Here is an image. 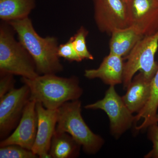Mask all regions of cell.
<instances>
[{
	"label": "cell",
	"instance_id": "8",
	"mask_svg": "<svg viewBox=\"0 0 158 158\" xmlns=\"http://www.w3.org/2000/svg\"><path fill=\"white\" fill-rule=\"evenodd\" d=\"M94 19L102 33L111 34L114 30L129 26L127 3L124 0H93Z\"/></svg>",
	"mask_w": 158,
	"mask_h": 158
},
{
	"label": "cell",
	"instance_id": "1",
	"mask_svg": "<svg viewBox=\"0 0 158 158\" xmlns=\"http://www.w3.org/2000/svg\"><path fill=\"white\" fill-rule=\"evenodd\" d=\"M8 23L34 59L39 75L56 74L63 71V66L58 54L59 45L56 37L40 36L29 17Z\"/></svg>",
	"mask_w": 158,
	"mask_h": 158
},
{
	"label": "cell",
	"instance_id": "12",
	"mask_svg": "<svg viewBox=\"0 0 158 158\" xmlns=\"http://www.w3.org/2000/svg\"><path fill=\"white\" fill-rule=\"evenodd\" d=\"M124 68L123 57L110 53L98 68L86 69L85 76L90 80L99 79L106 85L115 86L123 84Z\"/></svg>",
	"mask_w": 158,
	"mask_h": 158
},
{
	"label": "cell",
	"instance_id": "6",
	"mask_svg": "<svg viewBox=\"0 0 158 158\" xmlns=\"http://www.w3.org/2000/svg\"><path fill=\"white\" fill-rule=\"evenodd\" d=\"M85 108L104 111L110 119V131L116 138H119L129 129L135 122V116L129 110L113 85L110 86L103 98Z\"/></svg>",
	"mask_w": 158,
	"mask_h": 158
},
{
	"label": "cell",
	"instance_id": "16",
	"mask_svg": "<svg viewBox=\"0 0 158 158\" xmlns=\"http://www.w3.org/2000/svg\"><path fill=\"white\" fill-rule=\"evenodd\" d=\"M36 0H0V19L9 23L28 17Z\"/></svg>",
	"mask_w": 158,
	"mask_h": 158
},
{
	"label": "cell",
	"instance_id": "19",
	"mask_svg": "<svg viewBox=\"0 0 158 158\" xmlns=\"http://www.w3.org/2000/svg\"><path fill=\"white\" fill-rule=\"evenodd\" d=\"M1 158H37L38 156L32 150L17 144H9L1 147Z\"/></svg>",
	"mask_w": 158,
	"mask_h": 158
},
{
	"label": "cell",
	"instance_id": "18",
	"mask_svg": "<svg viewBox=\"0 0 158 158\" xmlns=\"http://www.w3.org/2000/svg\"><path fill=\"white\" fill-rule=\"evenodd\" d=\"M88 31L85 27L81 26L73 37H71L74 48L83 60H94V58L88 51L86 44V37Z\"/></svg>",
	"mask_w": 158,
	"mask_h": 158
},
{
	"label": "cell",
	"instance_id": "22",
	"mask_svg": "<svg viewBox=\"0 0 158 158\" xmlns=\"http://www.w3.org/2000/svg\"><path fill=\"white\" fill-rule=\"evenodd\" d=\"M0 98H1L14 89L15 81L14 75L0 73Z\"/></svg>",
	"mask_w": 158,
	"mask_h": 158
},
{
	"label": "cell",
	"instance_id": "2",
	"mask_svg": "<svg viewBox=\"0 0 158 158\" xmlns=\"http://www.w3.org/2000/svg\"><path fill=\"white\" fill-rule=\"evenodd\" d=\"M21 81L28 86L30 100L41 103L49 110H58L65 102L79 99L83 93L76 76L63 77L48 74L33 79L22 77Z\"/></svg>",
	"mask_w": 158,
	"mask_h": 158
},
{
	"label": "cell",
	"instance_id": "13",
	"mask_svg": "<svg viewBox=\"0 0 158 158\" xmlns=\"http://www.w3.org/2000/svg\"><path fill=\"white\" fill-rule=\"evenodd\" d=\"M151 81L140 72L128 86L122 98L132 113H139L147 103L150 96Z\"/></svg>",
	"mask_w": 158,
	"mask_h": 158
},
{
	"label": "cell",
	"instance_id": "5",
	"mask_svg": "<svg viewBox=\"0 0 158 158\" xmlns=\"http://www.w3.org/2000/svg\"><path fill=\"white\" fill-rule=\"evenodd\" d=\"M158 48V31L139 40L126 56L123 72V88H127L137 72H142L152 80L158 69L155 55Z\"/></svg>",
	"mask_w": 158,
	"mask_h": 158
},
{
	"label": "cell",
	"instance_id": "20",
	"mask_svg": "<svg viewBox=\"0 0 158 158\" xmlns=\"http://www.w3.org/2000/svg\"><path fill=\"white\" fill-rule=\"evenodd\" d=\"M58 54L60 58L70 62H81L83 60L74 48L71 38L67 42L59 45Z\"/></svg>",
	"mask_w": 158,
	"mask_h": 158
},
{
	"label": "cell",
	"instance_id": "10",
	"mask_svg": "<svg viewBox=\"0 0 158 158\" xmlns=\"http://www.w3.org/2000/svg\"><path fill=\"white\" fill-rule=\"evenodd\" d=\"M36 102L30 100L15 130L10 135L2 140L0 147L17 144L32 150L37 133V117Z\"/></svg>",
	"mask_w": 158,
	"mask_h": 158
},
{
	"label": "cell",
	"instance_id": "17",
	"mask_svg": "<svg viewBox=\"0 0 158 158\" xmlns=\"http://www.w3.org/2000/svg\"><path fill=\"white\" fill-rule=\"evenodd\" d=\"M158 108V69L151 81V93L149 100L144 107L137 113L135 122L143 118V123L136 127L138 131L148 128L151 125L157 122L156 116ZM158 123V122H157Z\"/></svg>",
	"mask_w": 158,
	"mask_h": 158
},
{
	"label": "cell",
	"instance_id": "9",
	"mask_svg": "<svg viewBox=\"0 0 158 158\" xmlns=\"http://www.w3.org/2000/svg\"><path fill=\"white\" fill-rule=\"evenodd\" d=\"M127 3L129 26L144 37L158 31V4L154 0H128Z\"/></svg>",
	"mask_w": 158,
	"mask_h": 158
},
{
	"label": "cell",
	"instance_id": "11",
	"mask_svg": "<svg viewBox=\"0 0 158 158\" xmlns=\"http://www.w3.org/2000/svg\"><path fill=\"white\" fill-rule=\"evenodd\" d=\"M37 133L32 151L40 158H52L49 153L51 141L56 127L58 111L46 109L36 102Z\"/></svg>",
	"mask_w": 158,
	"mask_h": 158
},
{
	"label": "cell",
	"instance_id": "15",
	"mask_svg": "<svg viewBox=\"0 0 158 158\" xmlns=\"http://www.w3.org/2000/svg\"><path fill=\"white\" fill-rule=\"evenodd\" d=\"M81 146L68 133L55 131L49 153L53 158H74L80 155Z\"/></svg>",
	"mask_w": 158,
	"mask_h": 158
},
{
	"label": "cell",
	"instance_id": "14",
	"mask_svg": "<svg viewBox=\"0 0 158 158\" xmlns=\"http://www.w3.org/2000/svg\"><path fill=\"white\" fill-rule=\"evenodd\" d=\"M110 53L123 57L127 56L144 36L132 26L116 29L110 34Z\"/></svg>",
	"mask_w": 158,
	"mask_h": 158
},
{
	"label": "cell",
	"instance_id": "4",
	"mask_svg": "<svg viewBox=\"0 0 158 158\" xmlns=\"http://www.w3.org/2000/svg\"><path fill=\"white\" fill-rule=\"evenodd\" d=\"M57 111L56 131L70 135L88 154H95L101 149L104 140L94 134L85 122L81 113V102L79 99L65 102Z\"/></svg>",
	"mask_w": 158,
	"mask_h": 158
},
{
	"label": "cell",
	"instance_id": "7",
	"mask_svg": "<svg viewBox=\"0 0 158 158\" xmlns=\"http://www.w3.org/2000/svg\"><path fill=\"white\" fill-rule=\"evenodd\" d=\"M28 86L14 88L0 98V137L2 140L16 128L26 106L30 100Z\"/></svg>",
	"mask_w": 158,
	"mask_h": 158
},
{
	"label": "cell",
	"instance_id": "21",
	"mask_svg": "<svg viewBox=\"0 0 158 158\" xmlns=\"http://www.w3.org/2000/svg\"><path fill=\"white\" fill-rule=\"evenodd\" d=\"M148 136L153 143V148L144 156L146 158H158V125L157 122L151 125L148 127Z\"/></svg>",
	"mask_w": 158,
	"mask_h": 158
},
{
	"label": "cell",
	"instance_id": "23",
	"mask_svg": "<svg viewBox=\"0 0 158 158\" xmlns=\"http://www.w3.org/2000/svg\"><path fill=\"white\" fill-rule=\"evenodd\" d=\"M156 120L157 122H158V113L157 114L156 116Z\"/></svg>",
	"mask_w": 158,
	"mask_h": 158
},
{
	"label": "cell",
	"instance_id": "3",
	"mask_svg": "<svg viewBox=\"0 0 158 158\" xmlns=\"http://www.w3.org/2000/svg\"><path fill=\"white\" fill-rule=\"evenodd\" d=\"M9 23L0 25V73H10L33 79L40 75L34 59L23 46L15 38Z\"/></svg>",
	"mask_w": 158,
	"mask_h": 158
},
{
	"label": "cell",
	"instance_id": "24",
	"mask_svg": "<svg viewBox=\"0 0 158 158\" xmlns=\"http://www.w3.org/2000/svg\"><path fill=\"white\" fill-rule=\"evenodd\" d=\"M154 1L158 4V0H154Z\"/></svg>",
	"mask_w": 158,
	"mask_h": 158
},
{
	"label": "cell",
	"instance_id": "25",
	"mask_svg": "<svg viewBox=\"0 0 158 158\" xmlns=\"http://www.w3.org/2000/svg\"><path fill=\"white\" fill-rule=\"evenodd\" d=\"M124 1H125V2H126L127 3L128 1V0H124Z\"/></svg>",
	"mask_w": 158,
	"mask_h": 158
}]
</instances>
